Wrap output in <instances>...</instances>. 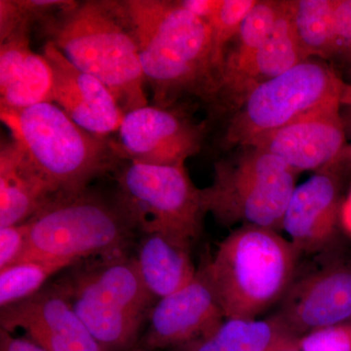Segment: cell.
Listing matches in <instances>:
<instances>
[{"label": "cell", "instance_id": "cell-10", "mask_svg": "<svg viewBox=\"0 0 351 351\" xmlns=\"http://www.w3.org/2000/svg\"><path fill=\"white\" fill-rule=\"evenodd\" d=\"M204 125L174 107L154 105L127 112L119 130L120 149L127 161L149 165H184L200 152Z\"/></svg>", "mask_w": 351, "mask_h": 351}, {"label": "cell", "instance_id": "cell-12", "mask_svg": "<svg viewBox=\"0 0 351 351\" xmlns=\"http://www.w3.org/2000/svg\"><path fill=\"white\" fill-rule=\"evenodd\" d=\"M341 106V101H335L316 108L249 147L274 154L297 174L330 169L348 145Z\"/></svg>", "mask_w": 351, "mask_h": 351}, {"label": "cell", "instance_id": "cell-6", "mask_svg": "<svg viewBox=\"0 0 351 351\" xmlns=\"http://www.w3.org/2000/svg\"><path fill=\"white\" fill-rule=\"evenodd\" d=\"M299 255L276 230L241 226L230 232L205 267L226 319H257L282 301Z\"/></svg>", "mask_w": 351, "mask_h": 351}, {"label": "cell", "instance_id": "cell-31", "mask_svg": "<svg viewBox=\"0 0 351 351\" xmlns=\"http://www.w3.org/2000/svg\"><path fill=\"white\" fill-rule=\"evenodd\" d=\"M181 2L186 10L206 22L218 7L219 0H181Z\"/></svg>", "mask_w": 351, "mask_h": 351}, {"label": "cell", "instance_id": "cell-21", "mask_svg": "<svg viewBox=\"0 0 351 351\" xmlns=\"http://www.w3.org/2000/svg\"><path fill=\"white\" fill-rule=\"evenodd\" d=\"M280 1L258 0L246 18L232 50L226 53L221 78L211 104L216 107L241 80L256 53L271 31L279 12Z\"/></svg>", "mask_w": 351, "mask_h": 351}, {"label": "cell", "instance_id": "cell-2", "mask_svg": "<svg viewBox=\"0 0 351 351\" xmlns=\"http://www.w3.org/2000/svg\"><path fill=\"white\" fill-rule=\"evenodd\" d=\"M39 27L69 63L110 90L125 114L149 105L125 0H71Z\"/></svg>", "mask_w": 351, "mask_h": 351}, {"label": "cell", "instance_id": "cell-14", "mask_svg": "<svg viewBox=\"0 0 351 351\" xmlns=\"http://www.w3.org/2000/svg\"><path fill=\"white\" fill-rule=\"evenodd\" d=\"M0 324L10 332L22 330L47 351H101L54 282L29 299L1 308Z\"/></svg>", "mask_w": 351, "mask_h": 351}, {"label": "cell", "instance_id": "cell-9", "mask_svg": "<svg viewBox=\"0 0 351 351\" xmlns=\"http://www.w3.org/2000/svg\"><path fill=\"white\" fill-rule=\"evenodd\" d=\"M114 176L117 188L137 214L143 234L161 232L191 244L198 239L207 213L201 189L186 166L126 161Z\"/></svg>", "mask_w": 351, "mask_h": 351}, {"label": "cell", "instance_id": "cell-33", "mask_svg": "<svg viewBox=\"0 0 351 351\" xmlns=\"http://www.w3.org/2000/svg\"><path fill=\"white\" fill-rule=\"evenodd\" d=\"M269 351H301L298 348L297 339L294 337L286 336L277 341Z\"/></svg>", "mask_w": 351, "mask_h": 351}, {"label": "cell", "instance_id": "cell-32", "mask_svg": "<svg viewBox=\"0 0 351 351\" xmlns=\"http://www.w3.org/2000/svg\"><path fill=\"white\" fill-rule=\"evenodd\" d=\"M339 223L351 237V191L348 197L341 203Z\"/></svg>", "mask_w": 351, "mask_h": 351}, {"label": "cell", "instance_id": "cell-26", "mask_svg": "<svg viewBox=\"0 0 351 351\" xmlns=\"http://www.w3.org/2000/svg\"><path fill=\"white\" fill-rule=\"evenodd\" d=\"M258 0H219V5L206 21L211 29L212 61L219 82L228 46L239 36L245 18ZM219 83V82H218Z\"/></svg>", "mask_w": 351, "mask_h": 351}, {"label": "cell", "instance_id": "cell-30", "mask_svg": "<svg viewBox=\"0 0 351 351\" xmlns=\"http://www.w3.org/2000/svg\"><path fill=\"white\" fill-rule=\"evenodd\" d=\"M0 351H47L29 338L15 337L12 332L0 330Z\"/></svg>", "mask_w": 351, "mask_h": 351}, {"label": "cell", "instance_id": "cell-13", "mask_svg": "<svg viewBox=\"0 0 351 351\" xmlns=\"http://www.w3.org/2000/svg\"><path fill=\"white\" fill-rule=\"evenodd\" d=\"M272 317L295 339L351 322V265L334 263L293 282Z\"/></svg>", "mask_w": 351, "mask_h": 351}, {"label": "cell", "instance_id": "cell-8", "mask_svg": "<svg viewBox=\"0 0 351 351\" xmlns=\"http://www.w3.org/2000/svg\"><path fill=\"white\" fill-rule=\"evenodd\" d=\"M345 84L322 60L297 64L252 90L232 114L225 145L249 147L316 108L341 103Z\"/></svg>", "mask_w": 351, "mask_h": 351}, {"label": "cell", "instance_id": "cell-1", "mask_svg": "<svg viewBox=\"0 0 351 351\" xmlns=\"http://www.w3.org/2000/svg\"><path fill=\"white\" fill-rule=\"evenodd\" d=\"M125 4L154 105L174 107L184 95L211 104L219 78L207 23L186 10L181 0H125Z\"/></svg>", "mask_w": 351, "mask_h": 351}, {"label": "cell", "instance_id": "cell-5", "mask_svg": "<svg viewBox=\"0 0 351 351\" xmlns=\"http://www.w3.org/2000/svg\"><path fill=\"white\" fill-rule=\"evenodd\" d=\"M76 263L54 281L101 351H130L140 341L156 299L129 253Z\"/></svg>", "mask_w": 351, "mask_h": 351}, {"label": "cell", "instance_id": "cell-35", "mask_svg": "<svg viewBox=\"0 0 351 351\" xmlns=\"http://www.w3.org/2000/svg\"><path fill=\"white\" fill-rule=\"evenodd\" d=\"M341 161H343V162H346L348 165L351 166V144L346 145L345 152L341 154L339 162H341Z\"/></svg>", "mask_w": 351, "mask_h": 351}, {"label": "cell", "instance_id": "cell-20", "mask_svg": "<svg viewBox=\"0 0 351 351\" xmlns=\"http://www.w3.org/2000/svg\"><path fill=\"white\" fill-rule=\"evenodd\" d=\"M191 243L161 232L144 233L135 258L141 279L156 301L174 294L195 279Z\"/></svg>", "mask_w": 351, "mask_h": 351}, {"label": "cell", "instance_id": "cell-34", "mask_svg": "<svg viewBox=\"0 0 351 351\" xmlns=\"http://www.w3.org/2000/svg\"><path fill=\"white\" fill-rule=\"evenodd\" d=\"M341 104L343 105L351 106V83H346L345 84Z\"/></svg>", "mask_w": 351, "mask_h": 351}, {"label": "cell", "instance_id": "cell-29", "mask_svg": "<svg viewBox=\"0 0 351 351\" xmlns=\"http://www.w3.org/2000/svg\"><path fill=\"white\" fill-rule=\"evenodd\" d=\"M27 223L0 228V269L20 262L27 251Z\"/></svg>", "mask_w": 351, "mask_h": 351}, {"label": "cell", "instance_id": "cell-23", "mask_svg": "<svg viewBox=\"0 0 351 351\" xmlns=\"http://www.w3.org/2000/svg\"><path fill=\"white\" fill-rule=\"evenodd\" d=\"M336 0H293V24L307 59H331Z\"/></svg>", "mask_w": 351, "mask_h": 351}, {"label": "cell", "instance_id": "cell-24", "mask_svg": "<svg viewBox=\"0 0 351 351\" xmlns=\"http://www.w3.org/2000/svg\"><path fill=\"white\" fill-rule=\"evenodd\" d=\"M76 265L68 261L27 258L0 269L1 308L38 294L51 277Z\"/></svg>", "mask_w": 351, "mask_h": 351}, {"label": "cell", "instance_id": "cell-27", "mask_svg": "<svg viewBox=\"0 0 351 351\" xmlns=\"http://www.w3.org/2000/svg\"><path fill=\"white\" fill-rule=\"evenodd\" d=\"M297 345L301 351H351V322L307 332Z\"/></svg>", "mask_w": 351, "mask_h": 351}, {"label": "cell", "instance_id": "cell-16", "mask_svg": "<svg viewBox=\"0 0 351 351\" xmlns=\"http://www.w3.org/2000/svg\"><path fill=\"white\" fill-rule=\"evenodd\" d=\"M341 202L336 176L319 171L295 186L282 221L289 241L301 253L325 248L336 233Z\"/></svg>", "mask_w": 351, "mask_h": 351}, {"label": "cell", "instance_id": "cell-3", "mask_svg": "<svg viewBox=\"0 0 351 351\" xmlns=\"http://www.w3.org/2000/svg\"><path fill=\"white\" fill-rule=\"evenodd\" d=\"M25 223L29 244L23 260L78 263L128 253L142 232L135 210L117 188L106 191L89 186L53 196Z\"/></svg>", "mask_w": 351, "mask_h": 351}, {"label": "cell", "instance_id": "cell-11", "mask_svg": "<svg viewBox=\"0 0 351 351\" xmlns=\"http://www.w3.org/2000/svg\"><path fill=\"white\" fill-rule=\"evenodd\" d=\"M225 319L203 267L186 287L156 302L149 326L136 346L151 351L181 348L207 339Z\"/></svg>", "mask_w": 351, "mask_h": 351}, {"label": "cell", "instance_id": "cell-36", "mask_svg": "<svg viewBox=\"0 0 351 351\" xmlns=\"http://www.w3.org/2000/svg\"><path fill=\"white\" fill-rule=\"evenodd\" d=\"M130 351H151V350H145V348H140V346H136V348H134L133 350H132Z\"/></svg>", "mask_w": 351, "mask_h": 351}, {"label": "cell", "instance_id": "cell-17", "mask_svg": "<svg viewBox=\"0 0 351 351\" xmlns=\"http://www.w3.org/2000/svg\"><path fill=\"white\" fill-rule=\"evenodd\" d=\"M306 60L308 59L300 45L293 24V0L280 1L276 22L262 47L256 53L237 86L216 108L233 114L254 88Z\"/></svg>", "mask_w": 351, "mask_h": 351}, {"label": "cell", "instance_id": "cell-28", "mask_svg": "<svg viewBox=\"0 0 351 351\" xmlns=\"http://www.w3.org/2000/svg\"><path fill=\"white\" fill-rule=\"evenodd\" d=\"M351 60V0H336L331 59Z\"/></svg>", "mask_w": 351, "mask_h": 351}, {"label": "cell", "instance_id": "cell-25", "mask_svg": "<svg viewBox=\"0 0 351 351\" xmlns=\"http://www.w3.org/2000/svg\"><path fill=\"white\" fill-rule=\"evenodd\" d=\"M71 0H0V43L29 36L38 25L61 11Z\"/></svg>", "mask_w": 351, "mask_h": 351}, {"label": "cell", "instance_id": "cell-15", "mask_svg": "<svg viewBox=\"0 0 351 351\" xmlns=\"http://www.w3.org/2000/svg\"><path fill=\"white\" fill-rule=\"evenodd\" d=\"M43 56L52 71V103L94 135L119 132L125 113L103 82L69 63L54 44L45 43Z\"/></svg>", "mask_w": 351, "mask_h": 351}, {"label": "cell", "instance_id": "cell-19", "mask_svg": "<svg viewBox=\"0 0 351 351\" xmlns=\"http://www.w3.org/2000/svg\"><path fill=\"white\" fill-rule=\"evenodd\" d=\"M53 197L25 149L15 140L0 149V228L27 223Z\"/></svg>", "mask_w": 351, "mask_h": 351}, {"label": "cell", "instance_id": "cell-22", "mask_svg": "<svg viewBox=\"0 0 351 351\" xmlns=\"http://www.w3.org/2000/svg\"><path fill=\"white\" fill-rule=\"evenodd\" d=\"M290 336L276 318L225 319L207 339L180 350L182 351H269L277 341ZM292 337V336H291Z\"/></svg>", "mask_w": 351, "mask_h": 351}, {"label": "cell", "instance_id": "cell-7", "mask_svg": "<svg viewBox=\"0 0 351 351\" xmlns=\"http://www.w3.org/2000/svg\"><path fill=\"white\" fill-rule=\"evenodd\" d=\"M215 163L213 182L201 189L206 213L221 225L282 230L297 173L278 157L254 147Z\"/></svg>", "mask_w": 351, "mask_h": 351}, {"label": "cell", "instance_id": "cell-18", "mask_svg": "<svg viewBox=\"0 0 351 351\" xmlns=\"http://www.w3.org/2000/svg\"><path fill=\"white\" fill-rule=\"evenodd\" d=\"M52 71L29 46V36L0 43V108H24L52 103Z\"/></svg>", "mask_w": 351, "mask_h": 351}, {"label": "cell", "instance_id": "cell-4", "mask_svg": "<svg viewBox=\"0 0 351 351\" xmlns=\"http://www.w3.org/2000/svg\"><path fill=\"white\" fill-rule=\"evenodd\" d=\"M0 119L53 196L89 188L127 161L117 141L84 130L56 104L0 108Z\"/></svg>", "mask_w": 351, "mask_h": 351}]
</instances>
